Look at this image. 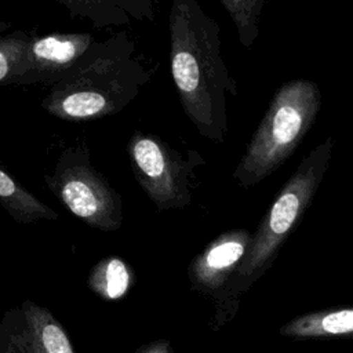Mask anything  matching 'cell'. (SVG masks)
<instances>
[{
    "label": "cell",
    "mask_w": 353,
    "mask_h": 353,
    "mask_svg": "<svg viewBox=\"0 0 353 353\" xmlns=\"http://www.w3.org/2000/svg\"><path fill=\"white\" fill-rule=\"evenodd\" d=\"M135 51L124 30L97 40L66 76L50 85L40 106L63 121H91L121 112L150 80Z\"/></svg>",
    "instance_id": "obj_2"
},
{
    "label": "cell",
    "mask_w": 353,
    "mask_h": 353,
    "mask_svg": "<svg viewBox=\"0 0 353 353\" xmlns=\"http://www.w3.org/2000/svg\"><path fill=\"white\" fill-rule=\"evenodd\" d=\"M72 18L90 21L95 28L123 26L153 19V0H57Z\"/></svg>",
    "instance_id": "obj_10"
},
{
    "label": "cell",
    "mask_w": 353,
    "mask_h": 353,
    "mask_svg": "<svg viewBox=\"0 0 353 353\" xmlns=\"http://www.w3.org/2000/svg\"><path fill=\"white\" fill-rule=\"evenodd\" d=\"M127 153L137 183L159 211L190 204L196 170L205 164L196 149L182 153L161 137L137 130L128 139Z\"/></svg>",
    "instance_id": "obj_6"
},
{
    "label": "cell",
    "mask_w": 353,
    "mask_h": 353,
    "mask_svg": "<svg viewBox=\"0 0 353 353\" xmlns=\"http://www.w3.org/2000/svg\"><path fill=\"white\" fill-rule=\"evenodd\" d=\"M0 353H74V349L52 312L25 299L0 320Z\"/></svg>",
    "instance_id": "obj_7"
},
{
    "label": "cell",
    "mask_w": 353,
    "mask_h": 353,
    "mask_svg": "<svg viewBox=\"0 0 353 353\" xmlns=\"http://www.w3.org/2000/svg\"><path fill=\"white\" fill-rule=\"evenodd\" d=\"M237 30L239 40L251 48L259 34V21L266 0H219Z\"/></svg>",
    "instance_id": "obj_15"
},
{
    "label": "cell",
    "mask_w": 353,
    "mask_h": 353,
    "mask_svg": "<svg viewBox=\"0 0 353 353\" xmlns=\"http://www.w3.org/2000/svg\"><path fill=\"white\" fill-rule=\"evenodd\" d=\"M281 334L298 338L353 335V307L296 317L281 328Z\"/></svg>",
    "instance_id": "obj_13"
},
{
    "label": "cell",
    "mask_w": 353,
    "mask_h": 353,
    "mask_svg": "<svg viewBox=\"0 0 353 353\" xmlns=\"http://www.w3.org/2000/svg\"><path fill=\"white\" fill-rule=\"evenodd\" d=\"M0 205L18 223L57 221L58 214L0 167Z\"/></svg>",
    "instance_id": "obj_11"
},
{
    "label": "cell",
    "mask_w": 353,
    "mask_h": 353,
    "mask_svg": "<svg viewBox=\"0 0 353 353\" xmlns=\"http://www.w3.org/2000/svg\"><path fill=\"white\" fill-rule=\"evenodd\" d=\"M32 36L0 21V85H19L30 66Z\"/></svg>",
    "instance_id": "obj_12"
},
{
    "label": "cell",
    "mask_w": 353,
    "mask_h": 353,
    "mask_svg": "<svg viewBox=\"0 0 353 353\" xmlns=\"http://www.w3.org/2000/svg\"><path fill=\"white\" fill-rule=\"evenodd\" d=\"M320 108L321 91L313 80L283 83L233 171L237 183L250 188L273 174L310 131Z\"/></svg>",
    "instance_id": "obj_3"
},
{
    "label": "cell",
    "mask_w": 353,
    "mask_h": 353,
    "mask_svg": "<svg viewBox=\"0 0 353 353\" xmlns=\"http://www.w3.org/2000/svg\"><path fill=\"white\" fill-rule=\"evenodd\" d=\"M250 244L245 230H229L214 239L189 265L192 288L204 294L216 292L239 268Z\"/></svg>",
    "instance_id": "obj_9"
},
{
    "label": "cell",
    "mask_w": 353,
    "mask_h": 353,
    "mask_svg": "<svg viewBox=\"0 0 353 353\" xmlns=\"http://www.w3.org/2000/svg\"><path fill=\"white\" fill-rule=\"evenodd\" d=\"M97 39L90 33H50L32 37L30 66L19 85H52L66 76Z\"/></svg>",
    "instance_id": "obj_8"
},
{
    "label": "cell",
    "mask_w": 353,
    "mask_h": 353,
    "mask_svg": "<svg viewBox=\"0 0 353 353\" xmlns=\"http://www.w3.org/2000/svg\"><path fill=\"white\" fill-rule=\"evenodd\" d=\"M44 182L62 205L92 229L116 232L123 225V200L109 179L91 163L85 146H69Z\"/></svg>",
    "instance_id": "obj_5"
},
{
    "label": "cell",
    "mask_w": 353,
    "mask_h": 353,
    "mask_svg": "<svg viewBox=\"0 0 353 353\" xmlns=\"http://www.w3.org/2000/svg\"><path fill=\"white\" fill-rule=\"evenodd\" d=\"M135 353H174V349L170 341L157 339L154 342L142 345Z\"/></svg>",
    "instance_id": "obj_16"
},
{
    "label": "cell",
    "mask_w": 353,
    "mask_h": 353,
    "mask_svg": "<svg viewBox=\"0 0 353 353\" xmlns=\"http://www.w3.org/2000/svg\"><path fill=\"white\" fill-rule=\"evenodd\" d=\"M170 72L179 103L199 134L222 143L228 134V95L237 83L221 54V29L199 0H170Z\"/></svg>",
    "instance_id": "obj_1"
},
{
    "label": "cell",
    "mask_w": 353,
    "mask_h": 353,
    "mask_svg": "<svg viewBox=\"0 0 353 353\" xmlns=\"http://www.w3.org/2000/svg\"><path fill=\"white\" fill-rule=\"evenodd\" d=\"M332 149L334 138L327 137L302 157L263 216L245 261L236 269L240 279L251 276L265 265L309 207L328 170Z\"/></svg>",
    "instance_id": "obj_4"
},
{
    "label": "cell",
    "mask_w": 353,
    "mask_h": 353,
    "mask_svg": "<svg viewBox=\"0 0 353 353\" xmlns=\"http://www.w3.org/2000/svg\"><path fill=\"white\" fill-rule=\"evenodd\" d=\"M132 273L121 258L106 256L92 266L88 274V288L105 301L121 299L130 290Z\"/></svg>",
    "instance_id": "obj_14"
}]
</instances>
